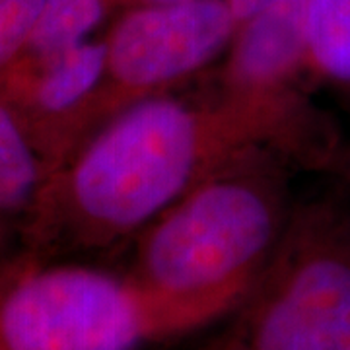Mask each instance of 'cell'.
I'll return each instance as SVG.
<instances>
[{
  "mask_svg": "<svg viewBox=\"0 0 350 350\" xmlns=\"http://www.w3.org/2000/svg\"><path fill=\"white\" fill-rule=\"evenodd\" d=\"M267 146L290 162L335 160V131L306 100H140L86 137L45 179L24 250H105L140 234L206 175Z\"/></svg>",
  "mask_w": 350,
  "mask_h": 350,
  "instance_id": "6da1fadb",
  "label": "cell"
},
{
  "mask_svg": "<svg viewBox=\"0 0 350 350\" xmlns=\"http://www.w3.org/2000/svg\"><path fill=\"white\" fill-rule=\"evenodd\" d=\"M284 163L255 146L206 175L138 234L129 275L163 294L238 306L292 214Z\"/></svg>",
  "mask_w": 350,
  "mask_h": 350,
  "instance_id": "7a4b0ae2",
  "label": "cell"
},
{
  "mask_svg": "<svg viewBox=\"0 0 350 350\" xmlns=\"http://www.w3.org/2000/svg\"><path fill=\"white\" fill-rule=\"evenodd\" d=\"M234 308L22 250L0 267V350H140L211 325Z\"/></svg>",
  "mask_w": 350,
  "mask_h": 350,
  "instance_id": "3957f363",
  "label": "cell"
},
{
  "mask_svg": "<svg viewBox=\"0 0 350 350\" xmlns=\"http://www.w3.org/2000/svg\"><path fill=\"white\" fill-rule=\"evenodd\" d=\"M224 329L200 350H350V218L292 211L278 245Z\"/></svg>",
  "mask_w": 350,
  "mask_h": 350,
  "instance_id": "277c9868",
  "label": "cell"
},
{
  "mask_svg": "<svg viewBox=\"0 0 350 350\" xmlns=\"http://www.w3.org/2000/svg\"><path fill=\"white\" fill-rule=\"evenodd\" d=\"M228 0L131 6L107 36L100 121L167 90L211 64L238 31Z\"/></svg>",
  "mask_w": 350,
  "mask_h": 350,
  "instance_id": "5b68a950",
  "label": "cell"
},
{
  "mask_svg": "<svg viewBox=\"0 0 350 350\" xmlns=\"http://www.w3.org/2000/svg\"><path fill=\"white\" fill-rule=\"evenodd\" d=\"M103 68V39H88L53 55L16 57L0 70V98L24 125L49 174L101 126Z\"/></svg>",
  "mask_w": 350,
  "mask_h": 350,
  "instance_id": "8992f818",
  "label": "cell"
},
{
  "mask_svg": "<svg viewBox=\"0 0 350 350\" xmlns=\"http://www.w3.org/2000/svg\"><path fill=\"white\" fill-rule=\"evenodd\" d=\"M308 0H271L239 24L220 70L222 94L261 100H301L308 70Z\"/></svg>",
  "mask_w": 350,
  "mask_h": 350,
  "instance_id": "52a82bcc",
  "label": "cell"
},
{
  "mask_svg": "<svg viewBox=\"0 0 350 350\" xmlns=\"http://www.w3.org/2000/svg\"><path fill=\"white\" fill-rule=\"evenodd\" d=\"M49 175L47 162L24 125L0 98V267L14 257V243L24 236L39 193Z\"/></svg>",
  "mask_w": 350,
  "mask_h": 350,
  "instance_id": "ba28073f",
  "label": "cell"
},
{
  "mask_svg": "<svg viewBox=\"0 0 350 350\" xmlns=\"http://www.w3.org/2000/svg\"><path fill=\"white\" fill-rule=\"evenodd\" d=\"M308 72L350 86V0H308Z\"/></svg>",
  "mask_w": 350,
  "mask_h": 350,
  "instance_id": "9c48e42d",
  "label": "cell"
},
{
  "mask_svg": "<svg viewBox=\"0 0 350 350\" xmlns=\"http://www.w3.org/2000/svg\"><path fill=\"white\" fill-rule=\"evenodd\" d=\"M109 8L107 0H45L18 57H43L84 43Z\"/></svg>",
  "mask_w": 350,
  "mask_h": 350,
  "instance_id": "30bf717a",
  "label": "cell"
},
{
  "mask_svg": "<svg viewBox=\"0 0 350 350\" xmlns=\"http://www.w3.org/2000/svg\"><path fill=\"white\" fill-rule=\"evenodd\" d=\"M45 0H0V70L24 49Z\"/></svg>",
  "mask_w": 350,
  "mask_h": 350,
  "instance_id": "8fae6325",
  "label": "cell"
},
{
  "mask_svg": "<svg viewBox=\"0 0 350 350\" xmlns=\"http://www.w3.org/2000/svg\"><path fill=\"white\" fill-rule=\"evenodd\" d=\"M267 2H271V0H228L238 24H243L253 14L259 12Z\"/></svg>",
  "mask_w": 350,
  "mask_h": 350,
  "instance_id": "7c38bea8",
  "label": "cell"
},
{
  "mask_svg": "<svg viewBox=\"0 0 350 350\" xmlns=\"http://www.w3.org/2000/svg\"><path fill=\"white\" fill-rule=\"evenodd\" d=\"M111 6H140V4H163V2H179V0H107Z\"/></svg>",
  "mask_w": 350,
  "mask_h": 350,
  "instance_id": "4fadbf2b",
  "label": "cell"
},
{
  "mask_svg": "<svg viewBox=\"0 0 350 350\" xmlns=\"http://www.w3.org/2000/svg\"><path fill=\"white\" fill-rule=\"evenodd\" d=\"M347 165H349V172H350V158H349V160H347Z\"/></svg>",
  "mask_w": 350,
  "mask_h": 350,
  "instance_id": "5bb4252c",
  "label": "cell"
}]
</instances>
